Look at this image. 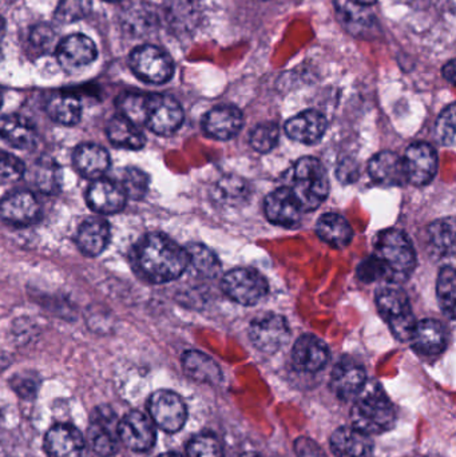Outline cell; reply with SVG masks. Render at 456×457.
I'll return each mask as SVG.
<instances>
[{"instance_id":"cell-1","label":"cell","mask_w":456,"mask_h":457,"mask_svg":"<svg viewBox=\"0 0 456 457\" xmlns=\"http://www.w3.org/2000/svg\"><path fill=\"white\" fill-rule=\"evenodd\" d=\"M134 270L153 284L179 278L189 265L187 249L162 233L142 237L131 253Z\"/></svg>"},{"instance_id":"cell-2","label":"cell","mask_w":456,"mask_h":457,"mask_svg":"<svg viewBox=\"0 0 456 457\" xmlns=\"http://www.w3.org/2000/svg\"><path fill=\"white\" fill-rule=\"evenodd\" d=\"M120 115L136 126H146L158 136H170L181 128L184 110L170 96L126 94L118 102Z\"/></svg>"},{"instance_id":"cell-3","label":"cell","mask_w":456,"mask_h":457,"mask_svg":"<svg viewBox=\"0 0 456 457\" xmlns=\"http://www.w3.org/2000/svg\"><path fill=\"white\" fill-rule=\"evenodd\" d=\"M353 428L366 435L390 431L395 424L393 403L377 384H366L351 410Z\"/></svg>"},{"instance_id":"cell-4","label":"cell","mask_w":456,"mask_h":457,"mask_svg":"<svg viewBox=\"0 0 456 457\" xmlns=\"http://www.w3.org/2000/svg\"><path fill=\"white\" fill-rule=\"evenodd\" d=\"M377 255L390 274V282L409 278L417 265L411 241L403 231L387 228L377 236Z\"/></svg>"},{"instance_id":"cell-5","label":"cell","mask_w":456,"mask_h":457,"mask_svg":"<svg viewBox=\"0 0 456 457\" xmlns=\"http://www.w3.org/2000/svg\"><path fill=\"white\" fill-rule=\"evenodd\" d=\"M303 211H315L326 201L329 192L328 176L320 161L304 157L297 161L294 169V187Z\"/></svg>"},{"instance_id":"cell-6","label":"cell","mask_w":456,"mask_h":457,"mask_svg":"<svg viewBox=\"0 0 456 457\" xmlns=\"http://www.w3.org/2000/svg\"><path fill=\"white\" fill-rule=\"evenodd\" d=\"M377 305L395 337L402 341H409L417 321L409 297L399 284L386 282L382 285V287L377 289Z\"/></svg>"},{"instance_id":"cell-7","label":"cell","mask_w":456,"mask_h":457,"mask_svg":"<svg viewBox=\"0 0 456 457\" xmlns=\"http://www.w3.org/2000/svg\"><path fill=\"white\" fill-rule=\"evenodd\" d=\"M130 69L146 83L162 85L174 74L173 59L162 48L153 45L139 46L130 54Z\"/></svg>"},{"instance_id":"cell-8","label":"cell","mask_w":456,"mask_h":457,"mask_svg":"<svg viewBox=\"0 0 456 457\" xmlns=\"http://www.w3.org/2000/svg\"><path fill=\"white\" fill-rule=\"evenodd\" d=\"M221 287L228 297L240 305H256L268 293V282L253 269L236 268L228 271L221 281Z\"/></svg>"},{"instance_id":"cell-9","label":"cell","mask_w":456,"mask_h":457,"mask_svg":"<svg viewBox=\"0 0 456 457\" xmlns=\"http://www.w3.org/2000/svg\"><path fill=\"white\" fill-rule=\"evenodd\" d=\"M288 322L280 314L262 313L252 320L249 337L262 353L272 354L289 340Z\"/></svg>"},{"instance_id":"cell-10","label":"cell","mask_w":456,"mask_h":457,"mask_svg":"<svg viewBox=\"0 0 456 457\" xmlns=\"http://www.w3.org/2000/svg\"><path fill=\"white\" fill-rule=\"evenodd\" d=\"M118 423L120 420L112 408L98 407L93 411L90 416L87 440L96 455L110 457L118 453L120 448Z\"/></svg>"},{"instance_id":"cell-11","label":"cell","mask_w":456,"mask_h":457,"mask_svg":"<svg viewBox=\"0 0 456 457\" xmlns=\"http://www.w3.org/2000/svg\"><path fill=\"white\" fill-rule=\"evenodd\" d=\"M147 408L154 424L168 434H176L187 423V405L174 392L166 389L154 392L150 396Z\"/></svg>"},{"instance_id":"cell-12","label":"cell","mask_w":456,"mask_h":457,"mask_svg":"<svg viewBox=\"0 0 456 457\" xmlns=\"http://www.w3.org/2000/svg\"><path fill=\"white\" fill-rule=\"evenodd\" d=\"M118 436L120 442L136 453L149 451L157 437L154 424L139 411H131L118 423Z\"/></svg>"},{"instance_id":"cell-13","label":"cell","mask_w":456,"mask_h":457,"mask_svg":"<svg viewBox=\"0 0 456 457\" xmlns=\"http://www.w3.org/2000/svg\"><path fill=\"white\" fill-rule=\"evenodd\" d=\"M39 217V201L29 190L10 193L0 201V219L12 227H29Z\"/></svg>"},{"instance_id":"cell-14","label":"cell","mask_w":456,"mask_h":457,"mask_svg":"<svg viewBox=\"0 0 456 457\" xmlns=\"http://www.w3.org/2000/svg\"><path fill=\"white\" fill-rule=\"evenodd\" d=\"M406 169L407 182L415 187H425L433 181L438 169V155L431 145H411L403 158Z\"/></svg>"},{"instance_id":"cell-15","label":"cell","mask_w":456,"mask_h":457,"mask_svg":"<svg viewBox=\"0 0 456 457\" xmlns=\"http://www.w3.org/2000/svg\"><path fill=\"white\" fill-rule=\"evenodd\" d=\"M264 211L272 224L283 228L296 227L304 212L291 187H280L270 193L265 200Z\"/></svg>"},{"instance_id":"cell-16","label":"cell","mask_w":456,"mask_h":457,"mask_svg":"<svg viewBox=\"0 0 456 457\" xmlns=\"http://www.w3.org/2000/svg\"><path fill=\"white\" fill-rule=\"evenodd\" d=\"M96 56L98 50L93 40L86 35H69L56 46V58L67 71H74L93 63Z\"/></svg>"},{"instance_id":"cell-17","label":"cell","mask_w":456,"mask_h":457,"mask_svg":"<svg viewBox=\"0 0 456 457\" xmlns=\"http://www.w3.org/2000/svg\"><path fill=\"white\" fill-rule=\"evenodd\" d=\"M45 450L50 457H85V437L70 424H55L46 434Z\"/></svg>"},{"instance_id":"cell-18","label":"cell","mask_w":456,"mask_h":457,"mask_svg":"<svg viewBox=\"0 0 456 457\" xmlns=\"http://www.w3.org/2000/svg\"><path fill=\"white\" fill-rule=\"evenodd\" d=\"M367 384L364 368L353 360L345 359L332 370L331 388L343 402L356 399Z\"/></svg>"},{"instance_id":"cell-19","label":"cell","mask_w":456,"mask_h":457,"mask_svg":"<svg viewBox=\"0 0 456 457\" xmlns=\"http://www.w3.org/2000/svg\"><path fill=\"white\" fill-rule=\"evenodd\" d=\"M126 200L128 197L120 185L104 179H94L86 195V201L91 211L104 216L120 213L125 208Z\"/></svg>"},{"instance_id":"cell-20","label":"cell","mask_w":456,"mask_h":457,"mask_svg":"<svg viewBox=\"0 0 456 457\" xmlns=\"http://www.w3.org/2000/svg\"><path fill=\"white\" fill-rule=\"evenodd\" d=\"M328 360V346L313 335L302 336L292 349V362L300 372H319L326 367Z\"/></svg>"},{"instance_id":"cell-21","label":"cell","mask_w":456,"mask_h":457,"mask_svg":"<svg viewBox=\"0 0 456 457\" xmlns=\"http://www.w3.org/2000/svg\"><path fill=\"white\" fill-rule=\"evenodd\" d=\"M163 11L169 26L177 34H189L203 21V0H165Z\"/></svg>"},{"instance_id":"cell-22","label":"cell","mask_w":456,"mask_h":457,"mask_svg":"<svg viewBox=\"0 0 456 457\" xmlns=\"http://www.w3.org/2000/svg\"><path fill=\"white\" fill-rule=\"evenodd\" d=\"M337 18L348 32L359 37H369L379 29L377 18L366 5L353 0H335Z\"/></svg>"},{"instance_id":"cell-23","label":"cell","mask_w":456,"mask_h":457,"mask_svg":"<svg viewBox=\"0 0 456 457\" xmlns=\"http://www.w3.org/2000/svg\"><path fill=\"white\" fill-rule=\"evenodd\" d=\"M243 114L235 106H217L203 118V129L211 138L228 141L237 136L243 128Z\"/></svg>"},{"instance_id":"cell-24","label":"cell","mask_w":456,"mask_h":457,"mask_svg":"<svg viewBox=\"0 0 456 457\" xmlns=\"http://www.w3.org/2000/svg\"><path fill=\"white\" fill-rule=\"evenodd\" d=\"M327 126L328 122L321 112L307 110L286 123V133L289 138L300 144L313 145L323 138Z\"/></svg>"},{"instance_id":"cell-25","label":"cell","mask_w":456,"mask_h":457,"mask_svg":"<svg viewBox=\"0 0 456 457\" xmlns=\"http://www.w3.org/2000/svg\"><path fill=\"white\" fill-rule=\"evenodd\" d=\"M369 176L382 187H402L407 176L403 158L393 152H383L375 155L369 165Z\"/></svg>"},{"instance_id":"cell-26","label":"cell","mask_w":456,"mask_h":457,"mask_svg":"<svg viewBox=\"0 0 456 457\" xmlns=\"http://www.w3.org/2000/svg\"><path fill=\"white\" fill-rule=\"evenodd\" d=\"M331 450L336 457H371L374 443L359 429L342 427L332 434Z\"/></svg>"},{"instance_id":"cell-27","label":"cell","mask_w":456,"mask_h":457,"mask_svg":"<svg viewBox=\"0 0 456 457\" xmlns=\"http://www.w3.org/2000/svg\"><path fill=\"white\" fill-rule=\"evenodd\" d=\"M410 340L415 351L426 356H435L446 348V330L438 320H423L415 324Z\"/></svg>"},{"instance_id":"cell-28","label":"cell","mask_w":456,"mask_h":457,"mask_svg":"<svg viewBox=\"0 0 456 457\" xmlns=\"http://www.w3.org/2000/svg\"><path fill=\"white\" fill-rule=\"evenodd\" d=\"M75 169L88 179H102L110 168V155L104 147L95 144H83L74 152Z\"/></svg>"},{"instance_id":"cell-29","label":"cell","mask_w":456,"mask_h":457,"mask_svg":"<svg viewBox=\"0 0 456 457\" xmlns=\"http://www.w3.org/2000/svg\"><path fill=\"white\" fill-rule=\"evenodd\" d=\"M0 137L10 146L19 150L32 149L37 141L34 125L27 118L18 114H8L0 118Z\"/></svg>"},{"instance_id":"cell-30","label":"cell","mask_w":456,"mask_h":457,"mask_svg":"<svg viewBox=\"0 0 456 457\" xmlns=\"http://www.w3.org/2000/svg\"><path fill=\"white\" fill-rule=\"evenodd\" d=\"M110 242V225L102 219H88L82 222L77 233V245L88 257L102 254Z\"/></svg>"},{"instance_id":"cell-31","label":"cell","mask_w":456,"mask_h":457,"mask_svg":"<svg viewBox=\"0 0 456 457\" xmlns=\"http://www.w3.org/2000/svg\"><path fill=\"white\" fill-rule=\"evenodd\" d=\"M182 368L190 378L198 383L219 384L222 380L219 364L203 352H185L182 356Z\"/></svg>"},{"instance_id":"cell-32","label":"cell","mask_w":456,"mask_h":457,"mask_svg":"<svg viewBox=\"0 0 456 457\" xmlns=\"http://www.w3.org/2000/svg\"><path fill=\"white\" fill-rule=\"evenodd\" d=\"M29 181L37 192L43 195H56L61 189L62 170L51 158L43 157L32 163L29 171Z\"/></svg>"},{"instance_id":"cell-33","label":"cell","mask_w":456,"mask_h":457,"mask_svg":"<svg viewBox=\"0 0 456 457\" xmlns=\"http://www.w3.org/2000/svg\"><path fill=\"white\" fill-rule=\"evenodd\" d=\"M107 137L114 146L120 149L139 150L146 144L141 129L120 114L110 120L107 125Z\"/></svg>"},{"instance_id":"cell-34","label":"cell","mask_w":456,"mask_h":457,"mask_svg":"<svg viewBox=\"0 0 456 457\" xmlns=\"http://www.w3.org/2000/svg\"><path fill=\"white\" fill-rule=\"evenodd\" d=\"M318 236L335 249H344L353 237L352 228L347 220L339 214L328 213L321 216L316 225Z\"/></svg>"},{"instance_id":"cell-35","label":"cell","mask_w":456,"mask_h":457,"mask_svg":"<svg viewBox=\"0 0 456 457\" xmlns=\"http://www.w3.org/2000/svg\"><path fill=\"white\" fill-rule=\"evenodd\" d=\"M46 110L54 122L63 126L77 125L82 117V104L74 94H55L48 99Z\"/></svg>"},{"instance_id":"cell-36","label":"cell","mask_w":456,"mask_h":457,"mask_svg":"<svg viewBox=\"0 0 456 457\" xmlns=\"http://www.w3.org/2000/svg\"><path fill=\"white\" fill-rule=\"evenodd\" d=\"M187 257H189L187 268L190 266L193 270L197 271L200 276L206 277V278H214V277L219 276L220 270H221V263L209 247L201 244H192L187 247Z\"/></svg>"},{"instance_id":"cell-37","label":"cell","mask_w":456,"mask_h":457,"mask_svg":"<svg viewBox=\"0 0 456 457\" xmlns=\"http://www.w3.org/2000/svg\"><path fill=\"white\" fill-rule=\"evenodd\" d=\"M431 247L441 255H449L455 249L454 219L439 220L428 228Z\"/></svg>"},{"instance_id":"cell-38","label":"cell","mask_w":456,"mask_h":457,"mask_svg":"<svg viewBox=\"0 0 456 457\" xmlns=\"http://www.w3.org/2000/svg\"><path fill=\"white\" fill-rule=\"evenodd\" d=\"M436 292H438V300L439 303H441L442 311H444L447 317L454 320L456 276L452 266H446V268L442 269L438 276Z\"/></svg>"},{"instance_id":"cell-39","label":"cell","mask_w":456,"mask_h":457,"mask_svg":"<svg viewBox=\"0 0 456 457\" xmlns=\"http://www.w3.org/2000/svg\"><path fill=\"white\" fill-rule=\"evenodd\" d=\"M118 185L126 197L131 200H142L149 190V177L141 169L126 168L120 173Z\"/></svg>"},{"instance_id":"cell-40","label":"cell","mask_w":456,"mask_h":457,"mask_svg":"<svg viewBox=\"0 0 456 457\" xmlns=\"http://www.w3.org/2000/svg\"><path fill=\"white\" fill-rule=\"evenodd\" d=\"M93 0H59L54 18L59 24H71L86 18L91 11Z\"/></svg>"},{"instance_id":"cell-41","label":"cell","mask_w":456,"mask_h":457,"mask_svg":"<svg viewBox=\"0 0 456 457\" xmlns=\"http://www.w3.org/2000/svg\"><path fill=\"white\" fill-rule=\"evenodd\" d=\"M278 138H280V130L276 123H261L252 131L251 145L256 152L265 154L275 149Z\"/></svg>"},{"instance_id":"cell-42","label":"cell","mask_w":456,"mask_h":457,"mask_svg":"<svg viewBox=\"0 0 456 457\" xmlns=\"http://www.w3.org/2000/svg\"><path fill=\"white\" fill-rule=\"evenodd\" d=\"M189 457H222V448L214 435L201 434L193 437L187 445Z\"/></svg>"},{"instance_id":"cell-43","label":"cell","mask_w":456,"mask_h":457,"mask_svg":"<svg viewBox=\"0 0 456 457\" xmlns=\"http://www.w3.org/2000/svg\"><path fill=\"white\" fill-rule=\"evenodd\" d=\"M455 122L456 107L455 104H452L439 115L438 122H436L435 126L436 137H438L439 141L446 145V146H454Z\"/></svg>"},{"instance_id":"cell-44","label":"cell","mask_w":456,"mask_h":457,"mask_svg":"<svg viewBox=\"0 0 456 457\" xmlns=\"http://www.w3.org/2000/svg\"><path fill=\"white\" fill-rule=\"evenodd\" d=\"M24 163L15 155L0 153V187L13 184L24 176Z\"/></svg>"},{"instance_id":"cell-45","label":"cell","mask_w":456,"mask_h":457,"mask_svg":"<svg viewBox=\"0 0 456 457\" xmlns=\"http://www.w3.org/2000/svg\"><path fill=\"white\" fill-rule=\"evenodd\" d=\"M54 40H55L54 29L47 24H37L29 34V50L37 56L47 54L53 47Z\"/></svg>"},{"instance_id":"cell-46","label":"cell","mask_w":456,"mask_h":457,"mask_svg":"<svg viewBox=\"0 0 456 457\" xmlns=\"http://www.w3.org/2000/svg\"><path fill=\"white\" fill-rule=\"evenodd\" d=\"M358 276L361 281L367 282V284L369 282L385 281V279L390 282V274H388L387 269L377 255L367 258L359 265Z\"/></svg>"},{"instance_id":"cell-47","label":"cell","mask_w":456,"mask_h":457,"mask_svg":"<svg viewBox=\"0 0 456 457\" xmlns=\"http://www.w3.org/2000/svg\"><path fill=\"white\" fill-rule=\"evenodd\" d=\"M246 195L244 181L237 179H225L217 185V198L220 203L235 204Z\"/></svg>"},{"instance_id":"cell-48","label":"cell","mask_w":456,"mask_h":457,"mask_svg":"<svg viewBox=\"0 0 456 457\" xmlns=\"http://www.w3.org/2000/svg\"><path fill=\"white\" fill-rule=\"evenodd\" d=\"M37 386H39V381L34 378V376L16 375L15 378L11 380V388L23 397V399H32L35 397L37 392Z\"/></svg>"},{"instance_id":"cell-49","label":"cell","mask_w":456,"mask_h":457,"mask_svg":"<svg viewBox=\"0 0 456 457\" xmlns=\"http://www.w3.org/2000/svg\"><path fill=\"white\" fill-rule=\"evenodd\" d=\"M294 453L297 457H327L324 451L310 437H299L294 442Z\"/></svg>"},{"instance_id":"cell-50","label":"cell","mask_w":456,"mask_h":457,"mask_svg":"<svg viewBox=\"0 0 456 457\" xmlns=\"http://www.w3.org/2000/svg\"><path fill=\"white\" fill-rule=\"evenodd\" d=\"M356 174H358L356 165L355 163H350V161L342 163L339 170H337V177H340V179H342L343 182H345V184L355 181L356 177H358Z\"/></svg>"},{"instance_id":"cell-51","label":"cell","mask_w":456,"mask_h":457,"mask_svg":"<svg viewBox=\"0 0 456 457\" xmlns=\"http://www.w3.org/2000/svg\"><path fill=\"white\" fill-rule=\"evenodd\" d=\"M444 77L446 78V80H449L452 85H455V61H450L449 63L444 67Z\"/></svg>"},{"instance_id":"cell-52","label":"cell","mask_w":456,"mask_h":457,"mask_svg":"<svg viewBox=\"0 0 456 457\" xmlns=\"http://www.w3.org/2000/svg\"><path fill=\"white\" fill-rule=\"evenodd\" d=\"M353 2L358 3V4L366 5V7H369V5L375 4L377 0H353Z\"/></svg>"},{"instance_id":"cell-53","label":"cell","mask_w":456,"mask_h":457,"mask_svg":"<svg viewBox=\"0 0 456 457\" xmlns=\"http://www.w3.org/2000/svg\"><path fill=\"white\" fill-rule=\"evenodd\" d=\"M240 457H261V456H260L259 453H244V455H241Z\"/></svg>"},{"instance_id":"cell-54","label":"cell","mask_w":456,"mask_h":457,"mask_svg":"<svg viewBox=\"0 0 456 457\" xmlns=\"http://www.w3.org/2000/svg\"><path fill=\"white\" fill-rule=\"evenodd\" d=\"M158 457H182V456L177 455V453H162V455H160Z\"/></svg>"},{"instance_id":"cell-55","label":"cell","mask_w":456,"mask_h":457,"mask_svg":"<svg viewBox=\"0 0 456 457\" xmlns=\"http://www.w3.org/2000/svg\"><path fill=\"white\" fill-rule=\"evenodd\" d=\"M104 2L118 3V2H120V0H104Z\"/></svg>"},{"instance_id":"cell-56","label":"cell","mask_w":456,"mask_h":457,"mask_svg":"<svg viewBox=\"0 0 456 457\" xmlns=\"http://www.w3.org/2000/svg\"><path fill=\"white\" fill-rule=\"evenodd\" d=\"M2 104H3V96H2V94H0V107H2Z\"/></svg>"},{"instance_id":"cell-57","label":"cell","mask_w":456,"mask_h":457,"mask_svg":"<svg viewBox=\"0 0 456 457\" xmlns=\"http://www.w3.org/2000/svg\"><path fill=\"white\" fill-rule=\"evenodd\" d=\"M0 61H2V47H0Z\"/></svg>"}]
</instances>
